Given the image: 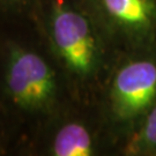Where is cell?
<instances>
[{"label": "cell", "mask_w": 156, "mask_h": 156, "mask_svg": "<svg viewBox=\"0 0 156 156\" xmlns=\"http://www.w3.org/2000/svg\"><path fill=\"white\" fill-rule=\"evenodd\" d=\"M7 88L12 100L24 109H39L56 90L53 72L41 56L24 50L13 51L8 64Z\"/></svg>", "instance_id": "obj_1"}, {"label": "cell", "mask_w": 156, "mask_h": 156, "mask_svg": "<svg viewBox=\"0 0 156 156\" xmlns=\"http://www.w3.org/2000/svg\"><path fill=\"white\" fill-rule=\"evenodd\" d=\"M51 31L59 55L74 72L84 74L93 68L96 44L88 21L78 12L60 7L56 9Z\"/></svg>", "instance_id": "obj_2"}, {"label": "cell", "mask_w": 156, "mask_h": 156, "mask_svg": "<svg viewBox=\"0 0 156 156\" xmlns=\"http://www.w3.org/2000/svg\"><path fill=\"white\" fill-rule=\"evenodd\" d=\"M156 97V65L134 62L124 66L115 79L112 98L115 110L122 118L142 112Z\"/></svg>", "instance_id": "obj_3"}, {"label": "cell", "mask_w": 156, "mask_h": 156, "mask_svg": "<svg viewBox=\"0 0 156 156\" xmlns=\"http://www.w3.org/2000/svg\"><path fill=\"white\" fill-rule=\"evenodd\" d=\"M53 154L57 156L91 155L93 141L88 129L78 123L62 126L53 141Z\"/></svg>", "instance_id": "obj_4"}, {"label": "cell", "mask_w": 156, "mask_h": 156, "mask_svg": "<svg viewBox=\"0 0 156 156\" xmlns=\"http://www.w3.org/2000/svg\"><path fill=\"white\" fill-rule=\"evenodd\" d=\"M108 13L131 27H145L151 22L153 7L148 0H102Z\"/></svg>", "instance_id": "obj_5"}, {"label": "cell", "mask_w": 156, "mask_h": 156, "mask_svg": "<svg viewBox=\"0 0 156 156\" xmlns=\"http://www.w3.org/2000/svg\"><path fill=\"white\" fill-rule=\"evenodd\" d=\"M141 141L147 147H156V106L146 119L141 132Z\"/></svg>", "instance_id": "obj_6"}]
</instances>
